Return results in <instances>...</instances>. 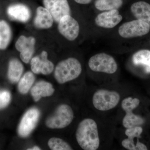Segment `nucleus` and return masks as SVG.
Instances as JSON below:
<instances>
[{
	"label": "nucleus",
	"instance_id": "obj_1",
	"mask_svg": "<svg viewBox=\"0 0 150 150\" xmlns=\"http://www.w3.org/2000/svg\"><path fill=\"white\" fill-rule=\"evenodd\" d=\"M76 137L83 149L96 150L99 148L100 139L98 125L92 118H85L81 121L76 131Z\"/></svg>",
	"mask_w": 150,
	"mask_h": 150
},
{
	"label": "nucleus",
	"instance_id": "obj_2",
	"mask_svg": "<svg viewBox=\"0 0 150 150\" xmlns=\"http://www.w3.org/2000/svg\"><path fill=\"white\" fill-rule=\"evenodd\" d=\"M79 61L74 58H69L59 62L54 72V77L60 84H64L77 78L82 72Z\"/></svg>",
	"mask_w": 150,
	"mask_h": 150
},
{
	"label": "nucleus",
	"instance_id": "obj_3",
	"mask_svg": "<svg viewBox=\"0 0 150 150\" xmlns=\"http://www.w3.org/2000/svg\"><path fill=\"white\" fill-rule=\"evenodd\" d=\"M121 96L117 92L107 89H100L93 94L92 103L94 107L101 111H106L118 105Z\"/></svg>",
	"mask_w": 150,
	"mask_h": 150
},
{
	"label": "nucleus",
	"instance_id": "obj_4",
	"mask_svg": "<svg viewBox=\"0 0 150 150\" xmlns=\"http://www.w3.org/2000/svg\"><path fill=\"white\" fill-rule=\"evenodd\" d=\"M74 118L72 108L67 104H62L57 107L53 115L47 118L46 124L50 129H64L71 123Z\"/></svg>",
	"mask_w": 150,
	"mask_h": 150
},
{
	"label": "nucleus",
	"instance_id": "obj_5",
	"mask_svg": "<svg viewBox=\"0 0 150 150\" xmlns=\"http://www.w3.org/2000/svg\"><path fill=\"white\" fill-rule=\"evenodd\" d=\"M88 64L92 71L96 72L113 74L118 69V65L115 59L105 53H100L92 56Z\"/></svg>",
	"mask_w": 150,
	"mask_h": 150
},
{
	"label": "nucleus",
	"instance_id": "obj_6",
	"mask_svg": "<svg viewBox=\"0 0 150 150\" xmlns=\"http://www.w3.org/2000/svg\"><path fill=\"white\" fill-rule=\"evenodd\" d=\"M150 30V26L146 23L139 19L125 23L118 28V33L125 38L141 37L147 34Z\"/></svg>",
	"mask_w": 150,
	"mask_h": 150
},
{
	"label": "nucleus",
	"instance_id": "obj_7",
	"mask_svg": "<svg viewBox=\"0 0 150 150\" xmlns=\"http://www.w3.org/2000/svg\"><path fill=\"white\" fill-rule=\"evenodd\" d=\"M40 116L39 110L32 108L28 110L22 118L18 127V133L21 137H28L35 129Z\"/></svg>",
	"mask_w": 150,
	"mask_h": 150
},
{
	"label": "nucleus",
	"instance_id": "obj_8",
	"mask_svg": "<svg viewBox=\"0 0 150 150\" xmlns=\"http://www.w3.org/2000/svg\"><path fill=\"white\" fill-rule=\"evenodd\" d=\"M43 4L56 22L59 23L65 16L70 15L71 10L67 0H43Z\"/></svg>",
	"mask_w": 150,
	"mask_h": 150
},
{
	"label": "nucleus",
	"instance_id": "obj_9",
	"mask_svg": "<svg viewBox=\"0 0 150 150\" xmlns=\"http://www.w3.org/2000/svg\"><path fill=\"white\" fill-rule=\"evenodd\" d=\"M59 33L67 40H75L79 33L80 27L77 21L70 15L63 17L59 22Z\"/></svg>",
	"mask_w": 150,
	"mask_h": 150
},
{
	"label": "nucleus",
	"instance_id": "obj_10",
	"mask_svg": "<svg viewBox=\"0 0 150 150\" xmlns=\"http://www.w3.org/2000/svg\"><path fill=\"white\" fill-rule=\"evenodd\" d=\"M35 44V39L34 37H26L24 35H21L16 43V48L20 52L21 59L25 64L29 63L32 58Z\"/></svg>",
	"mask_w": 150,
	"mask_h": 150
},
{
	"label": "nucleus",
	"instance_id": "obj_11",
	"mask_svg": "<svg viewBox=\"0 0 150 150\" xmlns=\"http://www.w3.org/2000/svg\"><path fill=\"white\" fill-rule=\"evenodd\" d=\"M31 69L35 74H50L54 69V65L48 59V53L43 51L40 56L32 58L30 62Z\"/></svg>",
	"mask_w": 150,
	"mask_h": 150
},
{
	"label": "nucleus",
	"instance_id": "obj_12",
	"mask_svg": "<svg viewBox=\"0 0 150 150\" xmlns=\"http://www.w3.org/2000/svg\"><path fill=\"white\" fill-rule=\"evenodd\" d=\"M123 19L118 9L104 11L98 15L95 22L98 26L105 28H112L120 23Z\"/></svg>",
	"mask_w": 150,
	"mask_h": 150
},
{
	"label": "nucleus",
	"instance_id": "obj_13",
	"mask_svg": "<svg viewBox=\"0 0 150 150\" xmlns=\"http://www.w3.org/2000/svg\"><path fill=\"white\" fill-rule=\"evenodd\" d=\"M54 18L49 11L42 6H39L36 10V15L34 19V24L39 29H48L52 27Z\"/></svg>",
	"mask_w": 150,
	"mask_h": 150
},
{
	"label": "nucleus",
	"instance_id": "obj_14",
	"mask_svg": "<svg viewBox=\"0 0 150 150\" xmlns=\"http://www.w3.org/2000/svg\"><path fill=\"white\" fill-rule=\"evenodd\" d=\"M131 13L137 19L147 23L150 26V4L144 1L134 3L131 7Z\"/></svg>",
	"mask_w": 150,
	"mask_h": 150
},
{
	"label": "nucleus",
	"instance_id": "obj_15",
	"mask_svg": "<svg viewBox=\"0 0 150 150\" xmlns=\"http://www.w3.org/2000/svg\"><path fill=\"white\" fill-rule=\"evenodd\" d=\"M55 89L51 83L44 81H38L31 88L30 93L34 101L37 102L42 97L51 96Z\"/></svg>",
	"mask_w": 150,
	"mask_h": 150
},
{
	"label": "nucleus",
	"instance_id": "obj_16",
	"mask_svg": "<svg viewBox=\"0 0 150 150\" xmlns=\"http://www.w3.org/2000/svg\"><path fill=\"white\" fill-rule=\"evenodd\" d=\"M7 12L11 18L23 22L27 21L30 17L29 9L24 5L15 4L10 6Z\"/></svg>",
	"mask_w": 150,
	"mask_h": 150
},
{
	"label": "nucleus",
	"instance_id": "obj_17",
	"mask_svg": "<svg viewBox=\"0 0 150 150\" xmlns=\"http://www.w3.org/2000/svg\"><path fill=\"white\" fill-rule=\"evenodd\" d=\"M132 61L135 66H142L145 72L150 74V50L142 49L133 55Z\"/></svg>",
	"mask_w": 150,
	"mask_h": 150
},
{
	"label": "nucleus",
	"instance_id": "obj_18",
	"mask_svg": "<svg viewBox=\"0 0 150 150\" xmlns=\"http://www.w3.org/2000/svg\"><path fill=\"white\" fill-rule=\"evenodd\" d=\"M23 71V67L18 59H12L9 63L8 77L12 83L18 82L21 78Z\"/></svg>",
	"mask_w": 150,
	"mask_h": 150
},
{
	"label": "nucleus",
	"instance_id": "obj_19",
	"mask_svg": "<svg viewBox=\"0 0 150 150\" xmlns=\"http://www.w3.org/2000/svg\"><path fill=\"white\" fill-rule=\"evenodd\" d=\"M11 36L9 25L4 20L0 21V49L4 50L8 46Z\"/></svg>",
	"mask_w": 150,
	"mask_h": 150
},
{
	"label": "nucleus",
	"instance_id": "obj_20",
	"mask_svg": "<svg viewBox=\"0 0 150 150\" xmlns=\"http://www.w3.org/2000/svg\"><path fill=\"white\" fill-rule=\"evenodd\" d=\"M144 118L139 115L133 112V111L126 112L122 121V124L126 129L131 128L134 126H141L144 123Z\"/></svg>",
	"mask_w": 150,
	"mask_h": 150
},
{
	"label": "nucleus",
	"instance_id": "obj_21",
	"mask_svg": "<svg viewBox=\"0 0 150 150\" xmlns=\"http://www.w3.org/2000/svg\"><path fill=\"white\" fill-rule=\"evenodd\" d=\"M35 80V76L31 72H27L20 79L18 90L22 94L28 93Z\"/></svg>",
	"mask_w": 150,
	"mask_h": 150
},
{
	"label": "nucleus",
	"instance_id": "obj_22",
	"mask_svg": "<svg viewBox=\"0 0 150 150\" xmlns=\"http://www.w3.org/2000/svg\"><path fill=\"white\" fill-rule=\"evenodd\" d=\"M123 4L122 0H96L95 6L99 11L118 9Z\"/></svg>",
	"mask_w": 150,
	"mask_h": 150
},
{
	"label": "nucleus",
	"instance_id": "obj_23",
	"mask_svg": "<svg viewBox=\"0 0 150 150\" xmlns=\"http://www.w3.org/2000/svg\"><path fill=\"white\" fill-rule=\"evenodd\" d=\"M48 146L52 150H71L72 148L67 142L58 138H52L48 141Z\"/></svg>",
	"mask_w": 150,
	"mask_h": 150
},
{
	"label": "nucleus",
	"instance_id": "obj_24",
	"mask_svg": "<svg viewBox=\"0 0 150 150\" xmlns=\"http://www.w3.org/2000/svg\"><path fill=\"white\" fill-rule=\"evenodd\" d=\"M140 100L137 98L128 97L126 98L121 102V107L125 112L133 111L139 105Z\"/></svg>",
	"mask_w": 150,
	"mask_h": 150
},
{
	"label": "nucleus",
	"instance_id": "obj_25",
	"mask_svg": "<svg viewBox=\"0 0 150 150\" xmlns=\"http://www.w3.org/2000/svg\"><path fill=\"white\" fill-rule=\"evenodd\" d=\"M143 131V129L142 126H136L126 129L125 134L127 138L135 139L140 138Z\"/></svg>",
	"mask_w": 150,
	"mask_h": 150
},
{
	"label": "nucleus",
	"instance_id": "obj_26",
	"mask_svg": "<svg viewBox=\"0 0 150 150\" xmlns=\"http://www.w3.org/2000/svg\"><path fill=\"white\" fill-rule=\"evenodd\" d=\"M11 95L7 91H0V109L4 108L9 103Z\"/></svg>",
	"mask_w": 150,
	"mask_h": 150
},
{
	"label": "nucleus",
	"instance_id": "obj_27",
	"mask_svg": "<svg viewBox=\"0 0 150 150\" xmlns=\"http://www.w3.org/2000/svg\"><path fill=\"white\" fill-rule=\"evenodd\" d=\"M134 139L127 138L124 139L121 142V144L123 148L129 150H137V143H135Z\"/></svg>",
	"mask_w": 150,
	"mask_h": 150
},
{
	"label": "nucleus",
	"instance_id": "obj_28",
	"mask_svg": "<svg viewBox=\"0 0 150 150\" xmlns=\"http://www.w3.org/2000/svg\"><path fill=\"white\" fill-rule=\"evenodd\" d=\"M76 2L81 4H87L91 2L92 0H74Z\"/></svg>",
	"mask_w": 150,
	"mask_h": 150
},
{
	"label": "nucleus",
	"instance_id": "obj_29",
	"mask_svg": "<svg viewBox=\"0 0 150 150\" xmlns=\"http://www.w3.org/2000/svg\"><path fill=\"white\" fill-rule=\"evenodd\" d=\"M27 150H40V148L36 146H35L31 148V149H28Z\"/></svg>",
	"mask_w": 150,
	"mask_h": 150
}]
</instances>
